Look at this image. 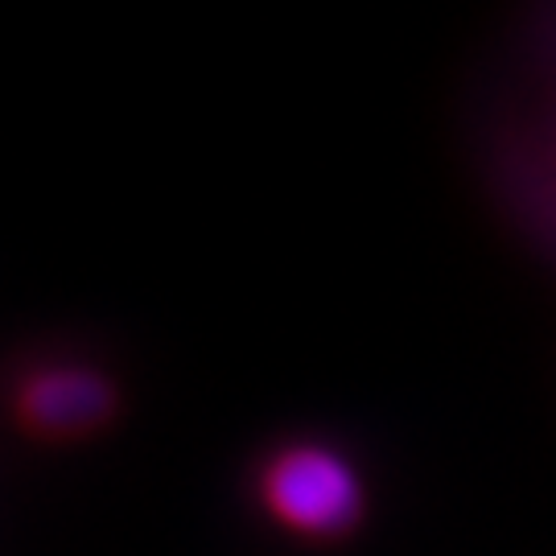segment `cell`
<instances>
[{"label":"cell","instance_id":"obj_1","mask_svg":"<svg viewBox=\"0 0 556 556\" xmlns=\"http://www.w3.org/2000/svg\"><path fill=\"white\" fill-rule=\"evenodd\" d=\"M264 495H268V507L277 511V519H285L298 532H314V536L351 528L363 511L355 470L338 454L314 450V445L280 454L264 475Z\"/></svg>","mask_w":556,"mask_h":556},{"label":"cell","instance_id":"obj_2","mask_svg":"<svg viewBox=\"0 0 556 556\" xmlns=\"http://www.w3.org/2000/svg\"><path fill=\"white\" fill-rule=\"evenodd\" d=\"M112 408V392L91 371H41L21 392V413L34 429L46 433H75L100 425Z\"/></svg>","mask_w":556,"mask_h":556}]
</instances>
